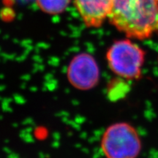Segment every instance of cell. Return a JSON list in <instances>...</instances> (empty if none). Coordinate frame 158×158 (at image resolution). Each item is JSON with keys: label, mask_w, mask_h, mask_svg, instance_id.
I'll use <instances>...</instances> for the list:
<instances>
[{"label": "cell", "mask_w": 158, "mask_h": 158, "mask_svg": "<svg viewBox=\"0 0 158 158\" xmlns=\"http://www.w3.org/2000/svg\"><path fill=\"white\" fill-rule=\"evenodd\" d=\"M108 19L130 39H149L158 34V0H112Z\"/></svg>", "instance_id": "cell-1"}, {"label": "cell", "mask_w": 158, "mask_h": 158, "mask_svg": "<svg viewBox=\"0 0 158 158\" xmlns=\"http://www.w3.org/2000/svg\"><path fill=\"white\" fill-rule=\"evenodd\" d=\"M145 59V51L128 37L115 41L106 52L110 70L125 80L141 78Z\"/></svg>", "instance_id": "cell-2"}, {"label": "cell", "mask_w": 158, "mask_h": 158, "mask_svg": "<svg viewBox=\"0 0 158 158\" xmlns=\"http://www.w3.org/2000/svg\"><path fill=\"white\" fill-rule=\"evenodd\" d=\"M100 147L106 158H137L142 149L139 134L132 124H110L101 138Z\"/></svg>", "instance_id": "cell-3"}, {"label": "cell", "mask_w": 158, "mask_h": 158, "mask_svg": "<svg viewBox=\"0 0 158 158\" xmlns=\"http://www.w3.org/2000/svg\"><path fill=\"white\" fill-rule=\"evenodd\" d=\"M67 76L70 84L77 89L89 90L98 84L100 71L98 62L92 55L80 53L70 61Z\"/></svg>", "instance_id": "cell-4"}, {"label": "cell", "mask_w": 158, "mask_h": 158, "mask_svg": "<svg viewBox=\"0 0 158 158\" xmlns=\"http://www.w3.org/2000/svg\"><path fill=\"white\" fill-rule=\"evenodd\" d=\"M84 24L97 28L102 25L109 15L112 0H73Z\"/></svg>", "instance_id": "cell-5"}, {"label": "cell", "mask_w": 158, "mask_h": 158, "mask_svg": "<svg viewBox=\"0 0 158 158\" xmlns=\"http://www.w3.org/2000/svg\"><path fill=\"white\" fill-rule=\"evenodd\" d=\"M71 0H36L37 7L45 13L57 15L68 7Z\"/></svg>", "instance_id": "cell-6"}]
</instances>
